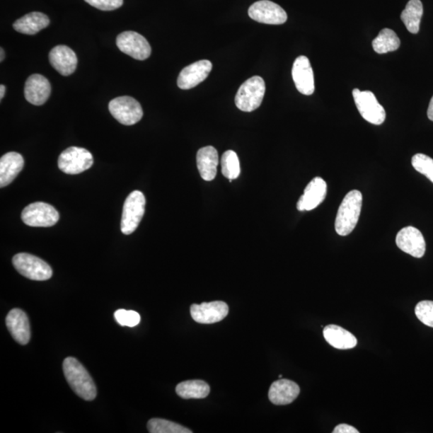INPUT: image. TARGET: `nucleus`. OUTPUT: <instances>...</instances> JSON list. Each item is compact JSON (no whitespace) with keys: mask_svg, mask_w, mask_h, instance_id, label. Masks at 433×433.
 Returning a JSON list of instances; mask_svg holds the SVG:
<instances>
[{"mask_svg":"<svg viewBox=\"0 0 433 433\" xmlns=\"http://www.w3.org/2000/svg\"><path fill=\"white\" fill-rule=\"evenodd\" d=\"M66 381L81 398L91 401L96 397V388L93 378L86 368L75 358H66L63 363Z\"/></svg>","mask_w":433,"mask_h":433,"instance_id":"f257e3e1","label":"nucleus"},{"mask_svg":"<svg viewBox=\"0 0 433 433\" xmlns=\"http://www.w3.org/2000/svg\"><path fill=\"white\" fill-rule=\"evenodd\" d=\"M363 196L359 190H352L345 197L337 213L335 229L340 236H347L356 228L362 209Z\"/></svg>","mask_w":433,"mask_h":433,"instance_id":"f03ea898","label":"nucleus"},{"mask_svg":"<svg viewBox=\"0 0 433 433\" xmlns=\"http://www.w3.org/2000/svg\"><path fill=\"white\" fill-rule=\"evenodd\" d=\"M266 84L261 76H255L246 81L240 86L236 96V105L238 110L252 112L262 104Z\"/></svg>","mask_w":433,"mask_h":433,"instance_id":"7ed1b4c3","label":"nucleus"},{"mask_svg":"<svg viewBox=\"0 0 433 433\" xmlns=\"http://www.w3.org/2000/svg\"><path fill=\"white\" fill-rule=\"evenodd\" d=\"M146 197L139 190L132 192L126 198L120 221V230L125 236L134 233L139 226L146 212Z\"/></svg>","mask_w":433,"mask_h":433,"instance_id":"20e7f679","label":"nucleus"},{"mask_svg":"<svg viewBox=\"0 0 433 433\" xmlns=\"http://www.w3.org/2000/svg\"><path fill=\"white\" fill-rule=\"evenodd\" d=\"M17 272L26 278L35 281H46L51 279L52 270L41 258L27 253H21L12 258Z\"/></svg>","mask_w":433,"mask_h":433,"instance_id":"39448f33","label":"nucleus"},{"mask_svg":"<svg viewBox=\"0 0 433 433\" xmlns=\"http://www.w3.org/2000/svg\"><path fill=\"white\" fill-rule=\"evenodd\" d=\"M354 104H356L360 115L366 122L376 125H380L386 119V112L383 107L379 103L374 93L370 91H360L354 88L352 92Z\"/></svg>","mask_w":433,"mask_h":433,"instance_id":"423d86ee","label":"nucleus"},{"mask_svg":"<svg viewBox=\"0 0 433 433\" xmlns=\"http://www.w3.org/2000/svg\"><path fill=\"white\" fill-rule=\"evenodd\" d=\"M108 110L112 116L124 125H134L143 117L141 104L131 96H120L112 100Z\"/></svg>","mask_w":433,"mask_h":433,"instance_id":"0eeeda50","label":"nucleus"},{"mask_svg":"<svg viewBox=\"0 0 433 433\" xmlns=\"http://www.w3.org/2000/svg\"><path fill=\"white\" fill-rule=\"evenodd\" d=\"M93 165V156L88 150L72 146L59 155V170L68 174H78L88 170Z\"/></svg>","mask_w":433,"mask_h":433,"instance_id":"6e6552de","label":"nucleus"},{"mask_svg":"<svg viewBox=\"0 0 433 433\" xmlns=\"http://www.w3.org/2000/svg\"><path fill=\"white\" fill-rule=\"evenodd\" d=\"M21 218L24 224L33 227H50L57 224L59 214L51 204L35 202L23 210Z\"/></svg>","mask_w":433,"mask_h":433,"instance_id":"1a4fd4ad","label":"nucleus"},{"mask_svg":"<svg viewBox=\"0 0 433 433\" xmlns=\"http://www.w3.org/2000/svg\"><path fill=\"white\" fill-rule=\"evenodd\" d=\"M117 45L120 51L135 59L144 60L151 55V46L148 40L135 32L120 33L117 38Z\"/></svg>","mask_w":433,"mask_h":433,"instance_id":"9d476101","label":"nucleus"},{"mask_svg":"<svg viewBox=\"0 0 433 433\" xmlns=\"http://www.w3.org/2000/svg\"><path fill=\"white\" fill-rule=\"evenodd\" d=\"M248 14L252 20L273 25L284 24L287 21V12L279 5L269 0H261L253 4Z\"/></svg>","mask_w":433,"mask_h":433,"instance_id":"9b49d317","label":"nucleus"},{"mask_svg":"<svg viewBox=\"0 0 433 433\" xmlns=\"http://www.w3.org/2000/svg\"><path fill=\"white\" fill-rule=\"evenodd\" d=\"M229 313V306L222 301L192 304L190 314L195 322L202 324H212L224 321Z\"/></svg>","mask_w":433,"mask_h":433,"instance_id":"f8f14e48","label":"nucleus"},{"mask_svg":"<svg viewBox=\"0 0 433 433\" xmlns=\"http://www.w3.org/2000/svg\"><path fill=\"white\" fill-rule=\"evenodd\" d=\"M397 246L414 258H422L425 254L426 243L422 233L413 226L401 229L396 238Z\"/></svg>","mask_w":433,"mask_h":433,"instance_id":"ddd939ff","label":"nucleus"},{"mask_svg":"<svg viewBox=\"0 0 433 433\" xmlns=\"http://www.w3.org/2000/svg\"><path fill=\"white\" fill-rule=\"evenodd\" d=\"M292 77L298 91L306 96L315 92L314 72L310 60L305 56H300L294 60L292 68Z\"/></svg>","mask_w":433,"mask_h":433,"instance_id":"4468645a","label":"nucleus"},{"mask_svg":"<svg viewBox=\"0 0 433 433\" xmlns=\"http://www.w3.org/2000/svg\"><path fill=\"white\" fill-rule=\"evenodd\" d=\"M213 68L207 59L200 60L185 67L180 72L178 86L180 89L188 90L196 87L207 79Z\"/></svg>","mask_w":433,"mask_h":433,"instance_id":"2eb2a0df","label":"nucleus"},{"mask_svg":"<svg viewBox=\"0 0 433 433\" xmlns=\"http://www.w3.org/2000/svg\"><path fill=\"white\" fill-rule=\"evenodd\" d=\"M328 185L325 180L317 177L312 179L306 185L304 195L300 197L297 203L299 212H310L314 209L324 201L327 196Z\"/></svg>","mask_w":433,"mask_h":433,"instance_id":"dca6fc26","label":"nucleus"},{"mask_svg":"<svg viewBox=\"0 0 433 433\" xmlns=\"http://www.w3.org/2000/svg\"><path fill=\"white\" fill-rule=\"evenodd\" d=\"M51 84L46 77L40 74H33L28 77L24 87V96L34 105H42L50 98Z\"/></svg>","mask_w":433,"mask_h":433,"instance_id":"f3484780","label":"nucleus"},{"mask_svg":"<svg viewBox=\"0 0 433 433\" xmlns=\"http://www.w3.org/2000/svg\"><path fill=\"white\" fill-rule=\"evenodd\" d=\"M6 325L13 339L21 345L28 344L31 330L26 313L19 308L12 309L6 318Z\"/></svg>","mask_w":433,"mask_h":433,"instance_id":"a211bd4d","label":"nucleus"},{"mask_svg":"<svg viewBox=\"0 0 433 433\" xmlns=\"http://www.w3.org/2000/svg\"><path fill=\"white\" fill-rule=\"evenodd\" d=\"M300 388L296 383L281 379L272 384L269 390V400L275 405H287L296 400Z\"/></svg>","mask_w":433,"mask_h":433,"instance_id":"6ab92c4d","label":"nucleus"},{"mask_svg":"<svg viewBox=\"0 0 433 433\" xmlns=\"http://www.w3.org/2000/svg\"><path fill=\"white\" fill-rule=\"evenodd\" d=\"M50 62L52 67L62 76H70L76 69V53L67 46L59 45L53 47L50 53Z\"/></svg>","mask_w":433,"mask_h":433,"instance_id":"aec40b11","label":"nucleus"},{"mask_svg":"<svg viewBox=\"0 0 433 433\" xmlns=\"http://www.w3.org/2000/svg\"><path fill=\"white\" fill-rule=\"evenodd\" d=\"M24 160L19 153L10 152L0 159V186L10 185L23 170Z\"/></svg>","mask_w":433,"mask_h":433,"instance_id":"412c9836","label":"nucleus"},{"mask_svg":"<svg viewBox=\"0 0 433 433\" xmlns=\"http://www.w3.org/2000/svg\"><path fill=\"white\" fill-rule=\"evenodd\" d=\"M219 162L218 151L213 146H207L198 150L197 165L203 180L210 182L215 178Z\"/></svg>","mask_w":433,"mask_h":433,"instance_id":"4be33fe9","label":"nucleus"},{"mask_svg":"<svg viewBox=\"0 0 433 433\" xmlns=\"http://www.w3.org/2000/svg\"><path fill=\"white\" fill-rule=\"evenodd\" d=\"M325 340L330 346L340 350H347L357 346V340L348 330L337 326V325H328L323 329Z\"/></svg>","mask_w":433,"mask_h":433,"instance_id":"5701e85b","label":"nucleus"},{"mask_svg":"<svg viewBox=\"0 0 433 433\" xmlns=\"http://www.w3.org/2000/svg\"><path fill=\"white\" fill-rule=\"evenodd\" d=\"M48 17L41 12H32L17 20L13 28L16 32L24 35H35L50 25Z\"/></svg>","mask_w":433,"mask_h":433,"instance_id":"b1692460","label":"nucleus"},{"mask_svg":"<svg viewBox=\"0 0 433 433\" xmlns=\"http://www.w3.org/2000/svg\"><path fill=\"white\" fill-rule=\"evenodd\" d=\"M424 13L423 4L420 0H410L401 13V20L404 22L408 31L417 34L420 31L421 18Z\"/></svg>","mask_w":433,"mask_h":433,"instance_id":"393cba45","label":"nucleus"},{"mask_svg":"<svg viewBox=\"0 0 433 433\" xmlns=\"http://www.w3.org/2000/svg\"><path fill=\"white\" fill-rule=\"evenodd\" d=\"M210 392L209 385L203 381H187L177 385L176 393L182 398L204 399Z\"/></svg>","mask_w":433,"mask_h":433,"instance_id":"a878e982","label":"nucleus"},{"mask_svg":"<svg viewBox=\"0 0 433 433\" xmlns=\"http://www.w3.org/2000/svg\"><path fill=\"white\" fill-rule=\"evenodd\" d=\"M400 40L393 30L384 28L372 41L373 50L378 54H385L398 50Z\"/></svg>","mask_w":433,"mask_h":433,"instance_id":"bb28decb","label":"nucleus"},{"mask_svg":"<svg viewBox=\"0 0 433 433\" xmlns=\"http://www.w3.org/2000/svg\"><path fill=\"white\" fill-rule=\"evenodd\" d=\"M150 433H192V431L172 421L154 418L147 425Z\"/></svg>","mask_w":433,"mask_h":433,"instance_id":"cd10ccee","label":"nucleus"},{"mask_svg":"<svg viewBox=\"0 0 433 433\" xmlns=\"http://www.w3.org/2000/svg\"><path fill=\"white\" fill-rule=\"evenodd\" d=\"M221 172L229 180H233L240 175V162L237 154L233 150H227L221 159Z\"/></svg>","mask_w":433,"mask_h":433,"instance_id":"c85d7f7f","label":"nucleus"},{"mask_svg":"<svg viewBox=\"0 0 433 433\" xmlns=\"http://www.w3.org/2000/svg\"><path fill=\"white\" fill-rule=\"evenodd\" d=\"M412 165L415 170L428 178L433 183V159L423 154L414 155Z\"/></svg>","mask_w":433,"mask_h":433,"instance_id":"c756f323","label":"nucleus"},{"mask_svg":"<svg viewBox=\"0 0 433 433\" xmlns=\"http://www.w3.org/2000/svg\"><path fill=\"white\" fill-rule=\"evenodd\" d=\"M415 313L421 323L433 328V301H421L416 306Z\"/></svg>","mask_w":433,"mask_h":433,"instance_id":"7c9ffc66","label":"nucleus"},{"mask_svg":"<svg viewBox=\"0 0 433 433\" xmlns=\"http://www.w3.org/2000/svg\"><path fill=\"white\" fill-rule=\"evenodd\" d=\"M116 321L120 326L134 328L140 323L141 316L134 311L120 309L114 314Z\"/></svg>","mask_w":433,"mask_h":433,"instance_id":"2f4dec72","label":"nucleus"},{"mask_svg":"<svg viewBox=\"0 0 433 433\" xmlns=\"http://www.w3.org/2000/svg\"><path fill=\"white\" fill-rule=\"evenodd\" d=\"M84 1L101 11H114L123 5V0H84Z\"/></svg>","mask_w":433,"mask_h":433,"instance_id":"473e14b6","label":"nucleus"},{"mask_svg":"<svg viewBox=\"0 0 433 433\" xmlns=\"http://www.w3.org/2000/svg\"><path fill=\"white\" fill-rule=\"evenodd\" d=\"M359 432L356 428L347 424H341L337 425L333 431V433H358Z\"/></svg>","mask_w":433,"mask_h":433,"instance_id":"72a5a7b5","label":"nucleus"},{"mask_svg":"<svg viewBox=\"0 0 433 433\" xmlns=\"http://www.w3.org/2000/svg\"><path fill=\"white\" fill-rule=\"evenodd\" d=\"M428 117L433 122V96L430 100L429 106L428 108Z\"/></svg>","mask_w":433,"mask_h":433,"instance_id":"f704fd0d","label":"nucleus"},{"mask_svg":"<svg viewBox=\"0 0 433 433\" xmlns=\"http://www.w3.org/2000/svg\"><path fill=\"white\" fill-rule=\"evenodd\" d=\"M5 86H0V99H3L4 94H5Z\"/></svg>","mask_w":433,"mask_h":433,"instance_id":"c9c22d12","label":"nucleus"},{"mask_svg":"<svg viewBox=\"0 0 433 433\" xmlns=\"http://www.w3.org/2000/svg\"><path fill=\"white\" fill-rule=\"evenodd\" d=\"M0 51H1V58H0V62H3L4 59V51L3 50V48H1V50H0Z\"/></svg>","mask_w":433,"mask_h":433,"instance_id":"e433bc0d","label":"nucleus"},{"mask_svg":"<svg viewBox=\"0 0 433 433\" xmlns=\"http://www.w3.org/2000/svg\"><path fill=\"white\" fill-rule=\"evenodd\" d=\"M279 378H282V375H279Z\"/></svg>","mask_w":433,"mask_h":433,"instance_id":"4c0bfd02","label":"nucleus"}]
</instances>
